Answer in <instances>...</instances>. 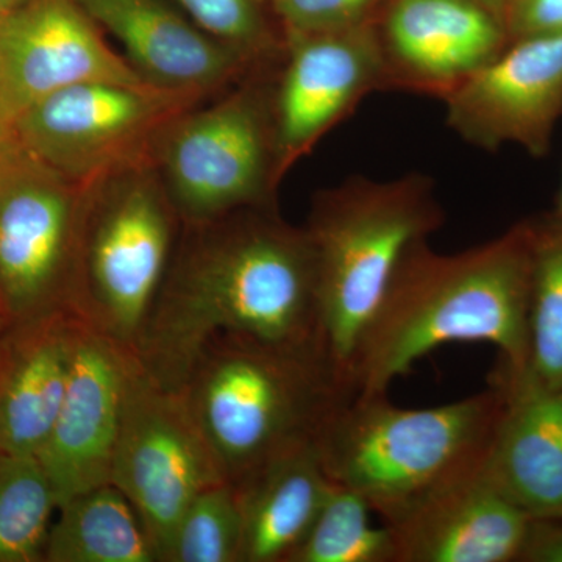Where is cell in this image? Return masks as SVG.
<instances>
[{
  "label": "cell",
  "instance_id": "obj_1",
  "mask_svg": "<svg viewBox=\"0 0 562 562\" xmlns=\"http://www.w3.org/2000/svg\"><path fill=\"white\" fill-rule=\"evenodd\" d=\"M220 335L319 349L312 238L277 206L181 225L136 360L151 380L180 391L206 344Z\"/></svg>",
  "mask_w": 562,
  "mask_h": 562
},
{
  "label": "cell",
  "instance_id": "obj_2",
  "mask_svg": "<svg viewBox=\"0 0 562 562\" xmlns=\"http://www.w3.org/2000/svg\"><path fill=\"white\" fill-rule=\"evenodd\" d=\"M532 249L535 220L458 254H438L428 241L413 247L355 350V394H387L446 344H491L501 368L527 369Z\"/></svg>",
  "mask_w": 562,
  "mask_h": 562
},
{
  "label": "cell",
  "instance_id": "obj_3",
  "mask_svg": "<svg viewBox=\"0 0 562 562\" xmlns=\"http://www.w3.org/2000/svg\"><path fill=\"white\" fill-rule=\"evenodd\" d=\"M180 392L236 487L292 447L316 441L328 416L355 394L317 347L239 335L211 339Z\"/></svg>",
  "mask_w": 562,
  "mask_h": 562
},
{
  "label": "cell",
  "instance_id": "obj_4",
  "mask_svg": "<svg viewBox=\"0 0 562 562\" xmlns=\"http://www.w3.org/2000/svg\"><path fill=\"white\" fill-rule=\"evenodd\" d=\"M443 220L435 181L420 172L350 177L314 195L305 228L316 254L317 346L351 390L362 333L406 255Z\"/></svg>",
  "mask_w": 562,
  "mask_h": 562
},
{
  "label": "cell",
  "instance_id": "obj_5",
  "mask_svg": "<svg viewBox=\"0 0 562 562\" xmlns=\"http://www.w3.org/2000/svg\"><path fill=\"white\" fill-rule=\"evenodd\" d=\"M502 408L487 390L432 408H402L387 394H353L316 436L325 472L390 525L432 492L482 468Z\"/></svg>",
  "mask_w": 562,
  "mask_h": 562
},
{
  "label": "cell",
  "instance_id": "obj_6",
  "mask_svg": "<svg viewBox=\"0 0 562 562\" xmlns=\"http://www.w3.org/2000/svg\"><path fill=\"white\" fill-rule=\"evenodd\" d=\"M180 232L150 155L88 183L68 313L135 353Z\"/></svg>",
  "mask_w": 562,
  "mask_h": 562
},
{
  "label": "cell",
  "instance_id": "obj_7",
  "mask_svg": "<svg viewBox=\"0 0 562 562\" xmlns=\"http://www.w3.org/2000/svg\"><path fill=\"white\" fill-rule=\"evenodd\" d=\"M277 66L251 69L221 94L173 117L155 139L151 165L181 225L277 206Z\"/></svg>",
  "mask_w": 562,
  "mask_h": 562
},
{
  "label": "cell",
  "instance_id": "obj_8",
  "mask_svg": "<svg viewBox=\"0 0 562 562\" xmlns=\"http://www.w3.org/2000/svg\"><path fill=\"white\" fill-rule=\"evenodd\" d=\"M203 101L151 85L90 81L32 103L14 117L11 133L44 165L88 184L149 157L162 128Z\"/></svg>",
  "mask_w": 562,
  "mask_h": 562
},
{
  "label": "cell",
  "instance_id": "obj_9",
  "mask_svg": "<svg viewBox=\"0 0 562 562\" xmlns=\"http://www.w3.org/2000/svg\"><path fill=\"white\" fill-rule=\"evenodd\" d=\"M85 187L11 133L0 150V314L24 321L68 313Z\"/></svg>",
  "mask_w": 562,
  "mask_h": 562
},
{
  "label": "cell",
  "instance_id": "obj_10",
  "mask_svg": "<svg viewBox=\"0 0 562 562\" xmlns=\"http://www.w3.org/2000/svg\"><path fill=\"white\" fill-rule=\"evenodd\" d=\"M227 482L180 391L133 364L110 483L128 498L162 562L173 528L192 498Z\"/></svg>",
  "mask_w": 562,
  "mask_h": 562
},
{
  "label": "cell",
  "instance_id": "obj_11",
  "mask_svg": "<svg viewBox=\"0 0 562 562\" xmlns=\"http://www.w3.org/2000/svg\"><path fill=\"white\" fill-rule=\"evenodd\" d=\"M375 91L386 79L373 22L286 36L272 94L280 180Z\"/></svg>",
  "mask_w": 562,
  "mask_h": 562
},
{
  "label": "cell",
  "instance_id": "obj_12",
  "mask_svg": "<svg viewBox=\"0 0 562 562\" xmlns=\"http://www.w3.org/2000/svg\"><path fill=\"white\" fill-rule=\"evenodd\" d=\"M442 102L447 125L473 147L546 157L562 116V35L509 41Z\"/></svg>",
  "mask_w": 562,
  "mask_h": 562
},
{
  "label": "cell",
  "instance_id": "obj_13",
  "mask_svg": "<svg viewBox=\"0 0 562 562\" xmlns=\"http://www.w3.org/2000/svg\"><path fill=\"white\" fill-rule=\"evenodd\" d=\"M90 81L150 85L111 49L77 0H24L0 16V85L10 124L52 92Z\"/></svg>",
  "mask_w": 562,
  "mask_h": 562
},
{
  "label": "cell",
  "instance_id": "obj_14",
  "mask_svg": "<svg viewBox=\"0 0 562 562\" xmlns=\"http://www.w3.org/2000/svg\"><path fill=\"white\" fill-rule=\"evenodd\" d=\"M373 29L386 91L441 101L512 41L482 0H387Z\"/></svg>",
  "mask_w": 562,
  "mask_h": 562
},
{
  "label": "cell",
  "instance_id": "obj_15",
  "mask_svg": "<svg viewBox=\"0 0 562 562\" xmlns=\"http://www.w3.org/2000/svg\"><path fill=\"white\" fill-rule=\"evenodd\" d=\"M136 355L79 321L61 408L38 458L58 506L109 484Z\"/></svg>",
  "mask_w": 562,
  "mask_h": 562
},
{
  "label": "cell",
  "instance_id": "obj_16",
  "mask_svg": "<svg viewBox=\"0 0 562 562\" xmlns=\"http://www.w3.org/2000/svg\"><path fill=\"white\" fill-rule=\"evenodd\" d=\"M121 44L132 68L161 90L210 99L251 69L231 47L202 32L172 0H77Z\"/></svg>",
  "mask_w": 562,
  "mask_h": 562
},
{
  "label": "cell",
  "instance_id": "obj_17",
  "mask_svg": "<svg viewBox=\"0 0 562 562\" xmlns=\"http://www.w3.org/2000/svg\"><path fill=\"white\" fill-rule=\"evenodd\" d=\"M531 520L482 465L386 527L394 536L397 562H516Z\"/></svg>",
  "mask_w": 562,
  "mask_h": 562
},
{
  "label": "cell",
  "instance_id": "obj_18",
  "mask_svg": "<svg viewBox=\"0 0 562 562\" xmlns=\"http://www.w3.org/2000/svg\"><path fill=\"white\" fill-rule=\"evenodd\" d=\"M491 383L502 408L484 472L531 519L562 517V390L501 366Z\"/></svg>",
  "mask_w": 562,
  "mask_h": 562
},
{
  "label": "cell",
  "instance_id": "obj_19",
  "mask_svg": "<svg viewBox=\"0 0 562 562\" xmlns=\"http://www.w3.org/2000/svg\"><path fill=\"white\" fill-rule=\"evenodd\" d=\"M79 321L57 312L9 322L0 346V452L38 457L68 386Z\"/></svg>",
  "mask_w": 562,
  "mask_h": 562
},
{
  "label": "cell",
  "instance_id": "obj_20",
  "mask_svg": "<svg viewBox=\"0 0 562 562\" xmlns=\"http://www.w3.org/2000/svg\"><path fill=\"white\" fill-rule=\"evenodd\" d=\"M331 486L316 441L292 447L235 486L243 509L241 562H290Z\"/></svg>",
  "mask_w": 562,
  "mask_h": 562
},
{
  "label": "cell",
  "instance_id": "obj_21",
  "mask_svg": "<svg viewBox=\"0 0 562 562\" xmlns=\"http://www.w3.org/2000/svg\"><path fill=\"white\" fill-rule=\"evenodd\" d=\"M57 513L44 562H158L143 520L114 484L80 492Z\"/></svg>",
  "mask_w": 562,
  "mask_h": 562
},
{
  "label": "cell",
  "instance_id": "obj_22",
  "mask_svg": "<svg viewBox=\"0 0 562 562\" xmlns=\"http://www.w3.org/2000/svg\"><path fill=\"white\" fill-rule=\"evenodd\" d=\"M57 509L38 457L0 452V562H44Z\"/></svg>",
  "mask_w": 562,
  "mask_h": 562
},
{
  "label": "cell",
  "instance_id": "obj_23",
  "mask_svg": "<svg viewBox=\"0 0 562 562\" xmlns=\"http://www.w3.org/2000/svg\"><path fill=\"white\" fill-rule=\"evenodd\" d=\"M527 371L562 390V222L535 220Z\"/></svg>",
  "mask_w": 562,
  "mask_h": 562
},
{
  "label": "cell",
  "instance_id": "obj_24",
  "mask_svg": "<svg viewBox=\"0 0 562 562\" xmlns=\"http://www.w3.org/2000/svg\"><path fill=\"white\" fill-rule=\"evenodd\" d=\"M373 512L358 492L333 482L312 530L290 562H397L386 525L371 522Z\"/></svg>",
  "mask_w": 562,
  "mask_h": 562
},
{
  "label": "cell",
  "instance_id": "obj_25",
  "mask_svg": "<svg viewBox=\"0 0 562 562\" xmlns=\"http://www.w3.org/2000/svg\"><path fill=\"white\" fill-rule=\"evenodd\" d=\"M243 509L236 487L199 492L181 514L162 562H241Z\"/></svg>",
  "mask_w": 562,
  "mask_h": 562
},
{
  "label": "cell",
  "instance_id": "obj_26",
  "mask_svg": "<svg viewBox=\"0 0 562 562\" xmlns=\"http://www.w3.org/2000/svg\"><path fill=\"white\" fill-rule=\"evenodd\" d=\"M202 32L254 68L280 63L284 33L269 0H172Z\"/></svg>",
  "mask_w": 562,
  "mask_h": 562
},
{
  "label": "cell",
  "instance_id": "obj_27",
  "mask_svg": "<svg viewBox=\"0 0 562 562\" xmlns=\"http://www.w3.org/2000/svg\"><path fill=\"white\" fill-rule=\"evenodd\" d=\"M284 38L344 31L375 21L387 0H269Z\"/></svg>",
  "mask_w": 562,
  "mask_h": 562
},
{
  "label": "cell",
  "instance_id": "obj_28",
  "mask_svg": "<svg viewBox=\"0 0 562 562\" xmlns=\"http://www.w3.org/2000/svg\"><path fill=\"white\" fill-rule=\"evenodd\" d=\"M503 24L512 41L562 35V0H509Z\"/></svg>",
  "mask_w": 562,
  "mask_h": 562
},
{
  "label": "cell",
  "instance_id": "obj_29",
  "mask_svg": "<svg viewBox=\"0 0 562 562\" xmlns=\"http://www.w3.org/2000/svg\"><path fill=\"white\" fill-rule=\"evenodd\" d=\"M519 562H562V517L531 520Z\"/></svg>",
  "mask_w": 562,
  "mask_h": 562
},
{
  "label": "cell",
  "instance_id": "obj_30",
  "mask_svg": "<svg viewBox=\"0 0 562 562\" xmlns=\"http://www.w3.org/2000/svg\"><path fill=\"white\" fill-rule=\"evenodd\" d=\"M11 135V124L7 116L5 105H3L2 85H0V150L5 146Z\"/></svg>",
  "mask_w": 562,
  "mask_h": 562
},
{
  "label": "cell",
  "instance_id": "obj_31",
  "mask_svg": "<svg viewBox=\"0 0 562 562\" xmlns=\"http://www.w3.org/2000/svg\"><path fill=\"white\" fill-rule=\"evenodd\" d=\"M482 2L492 11V13L497 14L503 22V16H505L506 7H508L509 0H482Z\"/></svg>",
  "mask_w": 562,
  "mask_h": 562
},
{
  "label": "cell",
  "instance_id": "obj_32",
  "mask_svg": "<svg viewBox=\"0 0 562 562\" xmlns=\"http://www.w3.org/2000/svg\"><path fill=\"white\" fill-rule=\"evenodd\" d=\"M554 220L562 222V179L560 190H558L557 199H554V209L552 211Z\"/></svg>",
  "mask_w": 562,
  "mask_h": 562
},
{
  "label": "cell",
  "instance_id": "obj_33",
  "mask_svg": "<svg viewBox=\"0 0 562 562\" xmlns=\"http://www.w3.org/2000/svg\"><path fill=\"white\" fill-rule=\"evenodd\" d=\"M24 0H0V16L20 7Z\"/></svg>",
  "mask_w": 562,
  "mask_h": 562
},
{
  "label": "cell",
  "instance_id": "obj_34",
  "mask_svg": "<svg viewBox=\"0 0 562 562\" xmlns=\"http://www.w3.org/2000/svg\"><path fill=\"white\" fill-rule=\"evenodd\" d=\"M7 325H9V321H7L5 316H2V314H0V346H2V339L3 335H5Z\"/></svg>",
  "mask_w": 562,
  "mask_h": 562
}]
</instances>
